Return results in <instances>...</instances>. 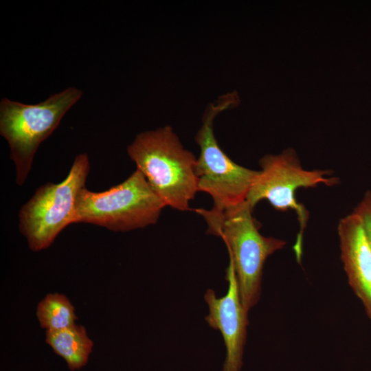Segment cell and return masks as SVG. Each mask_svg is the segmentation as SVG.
I'll return each mask as SVG.
<instances>
[{"instance_id":"11","label":"cell","mask_w":371,"mask_h":371,"mask_svg":"<svg viewBox=\"0 0 371 371\" xmlns=\"http://www.w3.org/2000/svg\"><path fill=\"white\" fill-rule=\"evenodd\" d=\"M36 315L46 331L59 330L76 324L77 316L69 298L58 293L47 294L37 305Z\"/></svg>"},{"instance_id":"10","label":"cell","mask_w":371,"mask_h":371,"mask_svg":"<svg viewBox=\"0 0 371 371\" xmlns=\"http://www.w3.org/2000/svg\"><path fill=\"white\" fill-rule=\"evenodd\" d=\"M45 334L46 343L65 360L69 370H79L86 365L93 344L83 326L74 324Z\"/></svg>"},{"instance_id":"2","label":"cell","mask_w":371,"mask_h":371,"mask_svg":"<svg viewBox=\"0 0 371 371\" xmlns=\"http://www.w3.org/2000/svg\"><path fill=\"white\" fill-rule=\"evenodd\" d=\"M131 160L166 206L186 211L199 192L196 159L169 126L138 134L128 146Z\"/></svg>"},{"instance_id":"4","label":"cell","mask_w":371,"mask_h":371,"mask_svg":"<svg viewBox=\"0 0 371 371\" xmlns=\"http://www.w3.org/2000/svg\"><path fill=\"white\" fill-rule=\"evenodd\" d=\"M166 207L137 169L125 181L100 192H80L74 223H85L127 232L157 223Z\"/></svg>"},{"instance_id":"6","label":"cell","mask_w":371,"mask_h":371,"mask_svg":"<svg viewBox=\"0 0 371 371\" xmlns=\"http://www.w3.org/2000/svg\"><path fill=\"white\" fill-rule=\"evenodd\" d=\"M90 170L87 153L78 155L69 173L58 183L38 187L19 213V229L34 251L48 248L57 236L74 223L78 196Z\"/></svg>"},{"instance_id":"3","label":"cell","mask_w":371,"mask_h":371,"mask_svg":"<svg viewBox=\"0 0 371 371\" xmlns=\"http://www.w3.org/2000/svg\"><path fill=\"white\" fill-rule=\"evenodd\" d=\"M82 95L81 90L71 87L36 104L1 99L0 134L9 145L19 186L27 179L40 144L55 131Z\"/></svg>"},{"instance_id":"12","label":"cell","mask_w":371,"mask_h":371,"mask_svg":"<svg viewBox=\"0 0 371 371\" xmlns=\"http://www.w3.org/2000/svg\"><path fill=\"white\" fill-rule=\"evenodd\" d=\"M361 220L362 225L371 247V190H367L354 209Z\"/></svg>"},{"instance_id":"9","label":"cell","mask_w":371,"mask_h":371,"mask_svg":"<svg viewBox=\"0 0 371 371\" xmlns=\"http://www.w3.org/2000/svg\"><path fill=\"white\" fill-rule=\"evenodd\" d=\"M337 234L348 282L371 320V247L359 216L352 212L341 218Z\"/></svg>"},{"instance_id":"8","label":"cell","mask_w":371,"mask_h":371,"mask_svg":"<svg viewBox=\"0 0 371 371\" xmlns=\"http://www.w3.org/2000/svg\"><path fill=\"white\" fill-rule=\"evenodd\" d=\"M228 282L227 293L217 297L213 289H209L204 299L209 307L205 320L210 327L221 332L226 347V357L223 371H240L249 325L248 311L244 308L240 297L236 275L229 261L226 270Z\"/></svg>"},{"instance_id":"1","label":"cell","mask_w":371,"mask_h":371,"mask_svg":"<svg viewBox=\"0 0 371 371\" xmlns=\"http://www.w3.org/2000/svg\"><path fill=\"white\" fill-rule=\"evenodd\" d=\"M253 210L247 201L224 211L194 210L205 221L207 233L221 237L226 245L241 302L248 312L260 299L266 260L286 244L260 233V225L253 216Z\"/></svg>"},{"instance_id":"7","label":"cell","mask_w":371,"mask_h":371,"mask_svg":"<svg viewBox=\"0 0 371 371\" xmlns=\"http://www.w3.org/2000/svg\"><path fill=\"white\" fill-rule=\"evenodd\" d=\"M259 165L261 169L258 170L246 201L254 208L259 201L265 199L278 211H294L300 224V231L293 249L297 262H300L303 235L309 213L296 199L295 192L300 188H313L319 184L335 186L339 180L337 177H329L330 173L328 170L304 168L292 148L279 155H267L260 159Z\"/></svg>"},{"instance_id":"5","label":"cell","mask_w":371,"mask_h":371,"mask_svg":"<svg viewBox=\"0 0 371 371\" xmlns=\"http://www.w3.org/2000/svg\"><path fill=\"white\" fill-rule=\"evenodd\" d=\"M235 92L224 95L207 107L203 124L195 141L200 148L195 172L199 191L207 193L213 199L212 209L224 211L246 201L258 170H251L233 161L221 148L216 139L213 122L221 112L238 103Z\"/></svg>"}]
</instances>
